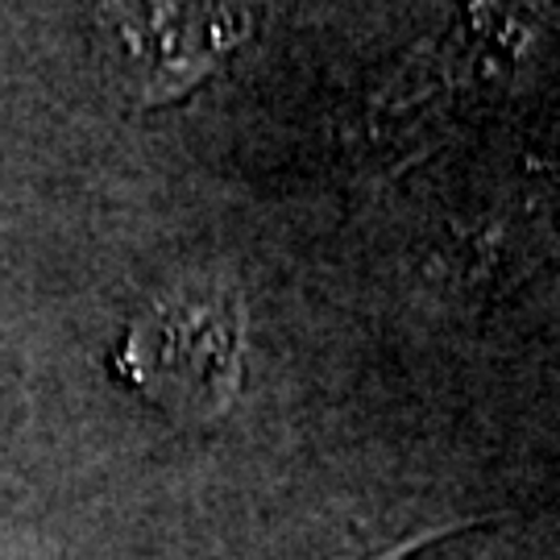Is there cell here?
Segmentation results:
<instances>
[{
    "instance_id": "obj_3",
    "label": "cell",
    "mask_w": 560,
    "mask_h": 560,
    "mask_svg": "<svg viewBox=\"0 0 560 560\" xmlns=\"http://www.w3.org/2000/svg\"><path fill=\"white\" fill-rule=\"evenodd\" d=\"M411 548H416V540L395 544V548H386V552H361V557H345V560H399L402 552H411Z\"/></svg>"
},
{
    "instance_id": "obj_2",
    "label": "cell",
    "mask_w": 560,
    "mask_h": 560,
    "mask_svg": "<svg viewBox=\"0 0 560 560\" xmlns=\"http://www.w3.org/2000/svg\"><path fill=\"white\" fill-rule=\"evenodd\" d=\"M96 21L120 46L138 113L196 92L254 30L245 0H101Z\"/></svg>"
},
{
    "instance_id": "obj_1",
    "label": "cell",
    "mask_w": 560,
    "mask_h": 560,
    "mask_svg": "<svg viewBox=\"0 0 560 560\" xmlns=\"http://www.w3.org/2000/svg\"><path fill=\"white\" fill-rule=\"evenodd\" d=\"M120 374L179 416H217L237 390L241 303L233 291L196 282L159 300L120 349Z\"/></svg>"
}]
</instances>
